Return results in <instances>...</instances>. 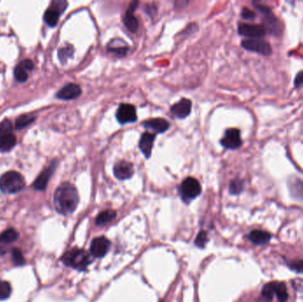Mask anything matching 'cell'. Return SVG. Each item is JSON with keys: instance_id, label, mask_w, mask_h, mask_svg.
I'll return each instance as SVG.
<instances>
[{"instance_id": "6da1fadb", "label": "cell", "mask_w": 303, "mask_h": 302, "mask_svg": "<svg viewBox=\"0 0 303 302\" xmlns=\"http://www.w3.org/2000/svg\"><path fill=\"white\" fill-rule=\"evenodd\" d=\"M53 204L59 214H73L79 204V194L75 186L70 183L61 184L54 192Z\"/></svg>"}, {"instance_id": "7a4b0ae2", "label": "cell", "mask_w": 303, "mask_h": 302, "mask_svg": "<svg viewBox=\"0 0 303 302\" xmlns=\"http://www.w3.org/2000/svg\"><path fill=\"white\" fill-rule=\"evenodd\" d=\"M61 261L68 267L79 271H84L88 268L90 263L92 262V259L88 252L84 249L73 248L65 253V255L61 257Z\"/></svg>"}, {"instance_id": "3957f363", "label": "cell", "mask_w": 303, "mask_h": 302, "mask_svg": "<svg viewBox=\"0 0 303 302\" xmlns=\"http://www.w3.org/2000/svg\"><path fill=\"white\" fill-rule=\"evenodd\" d=\"M25 186L24 177L16 171H8L0 177V191L5 194H14Z\"/></svg>"}, {"instance_id": "277c9868", "label": "cell", "mask_w": 303, "mask_h": 302, "mask_svg": "<svg viewBox=\"0 0 303 302\" xmlns=\"http://www.w3.org/2000/svg\"><path fill=\"white\" fill-rule=\"evenodd\" d=\"M179 193L186 203L194 200L201 193L200 182L193 177H187L179 187Z\"/></svg>"}, {"instance_id": "5b68a950", "label": "cell", "mask_w": 303, "mask_h": 302, "mask_svg": "<svg viewBox=\"0 0 303 302\" xmlns=\"http://www.w3.org/2000/svg\"><path fill=\"white\" fill-rule=\"evenodd\" d=\"M68 6V2L64 0H56L51 2V6L47 10V12L45 13V22L47 23L48 26L50 27H55L59 19L61 17V14L65 12Z\"/></svg>"}, {"instance_id": "8992f818", "label": "cell", "mask_w": 303, "mask_h": 302, "mask_svg": "<svg viewBox=\"0 0 303 302\" xmlns=\"http://www.w3.org/2000/svg\"><path fill=\"white\" fill-rule=\"evenodd\" d=\"M238 32L243 37H250V39H261L265 36V27L257 24L239 23Z\"/></svg>"}, {"instance_id": "52a82bcc", "label": "cell", "mask_w": 303, "mask_h": 302, "mask_svg": "<svg viewBox=\"0 0 303 302\" xmlns=\"http://www.w3.org/2000/svg\"><path fill=\"white\" fill-rule=\"evenodd\" d=\"M117 119L120 124L135 122L138 119L135 107L127 103L121 104L117 109Z\"/></svg>"}, {"instance_id": "ba28073f", "label": "cell", "mask_w": 303, "mask_h": 302, "mask_svg": "<svg viewBox=\"0 0 303 302\" xmlns=\"http://www.w3.org/2000/svg\"><path fill=\"white\" fill-rule=\"evenodd\" d=\"M241 46L247 51H255L262 55L268 56L271 53V45L261 39L243 40Z\"/></svg>"}, {"instance_id": "9c48e42d", "label": "cell", "mask_w": 303, "mask_h": 302, "mask_svg": "<svg viewBox=\"0 0 303 302\" xmlns=\"http://www.w3.org/2000/svg\"><path fill=\"white\" fill-rule=\"evenodd\" d=\"M221 144L225 148L236 150L242 145L240 131L238 129H228L221 139Z\"/></svg>"}, {"instance_id": "30bf717a", "label": "cell", "mask_w": 303, "mask_h": 302, "mask_svg": "<svg viewBox=\"0 0 303 302\" xmlns=\"http://www.w3.org/2000/svg\"><path fill=\"white\" fill-rule=\"evenodd\" d=\"M134 174V166L127 161H120L114 166V175L119 180L130 179Z\"/></svg>"}, {"instance_id": "8fae6325", "label": "cell", "mask_w": 303, "mask_h": 302, "mask_svg": "<svg viewBox=\"0 0 303 302\" xmlns=\"http://www.w3.org/2000/svg\"><path fill=\"white\" fill-rule=\"evenodd\" d=\"M191 101L188 98H182L180 101L174 104L170 107V113L173 116L178 119L186 118L191 111Z\"/></svg>"}, {"instance_id": "7c38bea8", "label": "cell", "mask_w": 303, "mask_h": 302, "mask_svg": "<svg viewBox=\"0 0 303 302\" xmlns=\"http://www.w3.org/2000/svg\"><path fill=\"white\" fill-rule=\"evenodd\" d=\"M109 247L110 242L107 237H98L93 240L90 250L95 258H101L107 255Z\"/></svg>"}, {"instance_id": "4fadbf2b", "label": "cell", "mask_w": 303, "mask_h": 302, "mask_svg": "<svg viewBox=\"0 0 303 302\" xmlns=\"http://www.w3.org/2000/svg\"><path fill=\"white\" fill-rule=\"evenodd\" d=\"M139 4H140L139 1L131 2L123 18V23L125 25V27L132 33L137 32L139 29V21L133 14Z\"/></svg>"}, {"instance_id": "5bb4252c", "label": "cell", "mask_w": 303, "mask_h": 302, "mask_svg": "<svg viewBox=\"0 0 303 302\" xmlns=\"http://www.w3.org/2000/svg\"><path fill=\"white\" fill-rule=\"evenodd\" d=\"M81 93L82 89L78 84H68L57 93L56 97L61 100H72L78 98Z\"/></svg>"}, {"instance_id": "9a60e30c", "label": "cell", "mask_w": 303, "mask_h": 302, "mask_svg": "<svg viewBox=\"0 0 303 302\" xmlns=\"http://www.w3.org/2000/svg\"><path fill=\"white\" fill-rule=\"evenodd\" d=\"M55 167H56V164L54 163H51L49 167L44 169L42 172L38 175L36 181L34 182V184H33L34 189H36L38 191H45L47 187V185H48V182L50 180L51 175L55 169Z\"/></svg>"}, {"instance_id": "2e32d148", "label": "cell", "mask_w": 303, "mask_h": 302, "mask_svg": "<svg viewBox=\"0 0 303 302\" xmlns=\"http://www.w3.org/2000/svg\"><path fill=\"white\" fill-rule=\"evenodd\" d=\"M155 138H156V135L154 133H151L149 131L144 132L140 138L139 147L146 159H149L152 154Z\"/></svg>"}, {"instance_id": "e0dca14e", "label": "cell", "mask_w": 303, "mask_h": 302, "mask_svg": "<svg viewBox=\"0 0 303 302\" xmlns=\"http://www.w3.org/2000/svg\"><path fill=\"white\" fill-rule=\"evenodd\" d=\"M256 5L257 9L260 10L262 14H264L265 16V28H269L270 29V32L274 33L277 34L279 30H280V27H279V23L277 22V18L273 15V14L271 13V10L266 6L263 5H258V4H254Z\"/></svg>"}, {"instance_id": "ac0fdd59", "label": "cell", "mask_w": 303, "mask_h": 302, "mask_svg": "<svg viewBox=\"0 0 303 302\" xmlns=\"http://www.w3.org/2000/svg\"><path fill=\"white\" fill-rule=\"evenodd\" d=\"M146 130H154L156 133H163L169 128V122L163 118H153L142 123Z\"/></svg>"}, {"instance_id": "d6986e66", "label": "cell", "mask_w": 303, "mask_h": 302, "mask_svg": "<svg viewBox=\"0 0 303 302\" xmlns=\"http://www.w3.org/2000/svg\"><path fill=\"white\" fill-rule=\"evenodd\" d=\"M247 238L256 246H263L270 242L271 235L265 231L254 230L251 232L248 233Z\"/></svg>"}, {"instance_id": "ffe728a7", "label": "cell", "mask_w": 303, "mask_h": 302, "mask_svg": "<svg viewBox=\"0 0 303 302\" xmlns=\"http://www.w3.org/2000/svg\"><path fill=\"white\" fill-rule=\"evenodd\" d=\"M108 51L115 53L117 55L125 56L129 51V46H127L124 41L120 39H114L108 45Z\"/></svg>"}, {"instance_id": "44dd1931", "label": "cell", "mask_w": 303, "mask_h": 302, "mask_svg": "<svg viewBox=\"0 0 303 302\" xmlns=\"http://www.w3.org/2000/svg\"><path fill=\"white\" fill-rule=\"evenodd\" d=\"M279 282H271L269 284H265L262 288L261 293V297L259 299V302H271L273 297L276 296L277 287Z\"/></svg>"}, {"instance_id": "7402d4cb", "label": "cell", "mask_w": 303, "mask_h": 302, "mask_svg": "<svg viewBox=\"0 0 303 302\" xmlns=\"http://www.w3.org/2000/svg\"><path fill=\"white\" fill-rule=\"evenodd\" d=\"M17 142L16 137L13 133H8L0 137V151L1 152H9L14 148Z\"/></svg>"}, {"instance_id": "603a6c76", "label": "cell", "mask_w": 303, "mask_h": 302, "mask_svg": "<svg viewBox=\"0 0 303 302\" xmlns=\"http://www.w3.org/2000/svg\"><path fill=\"white\" fill-rule=\"evenodd\" d=\"M19 237V233L15 229L10 228L5 230L4 232L0 234V244L1 245H9L13 242L16 241Z\"/></svg>"}, {"instance_id": "cb8c5ba5", "label": "cell", "mask_w": 303, "mask_h": 302, "mask_svg": "<svg viewBox=\"0 0 303 302\" xmlns=\"http://www.w3.org/2000/svg\"><path fill=\"white\" fill-rule=\"evenodd\" d=\"M117 217V212L114 210H105L101 213H99L96 218L95 223L97 225H105L107 223L112 222L114 219Z\"/></svg>"}, {"instance_id": "d4e9b609", "label": "cell", "mask_w": 303, "mask_h": 302, "mask_svg": "<svg viewBox=\"0 0 303 302\" xmlns=\"http://www.w3.org/2000/svg\"><path fill=\"white\" fill-rule=\"evenodd\" d=\"M290 190L292 196L295 199L303 200V182L300 179H295L294 181L289 183Z\"/></svg>"}, {"instance_id": "484cf974", "label": "cell", "mask_w": 303, "mask_h": 302, "mask_svg": "<svg viewBox=\"0 0 303 302\" xmlns=\"http://www.w3.org/2000/svg\"><path fill=\"white\" fill-rule=\"evenodd\" d=\"M75 49L71 45H66L65 46L61 47L58 51V57L62 64H65L69 59L72 58L74 55Z\"/></svg>"}, {"instance_id": "4316f807", "label": "cell", "mask_w": 303, "mask_h": 302, "mask_svg": "<svg viewBox=\"0 0 303 302\" xmlns=\"http://www.w3.org/2000/svg\"><path fill=\"white\" fill-rule=\"evenodd\" d=\"M36 120V116L32 114H27V115H23L21 116L18 117L15 121V128L17 130L24 129L25 127L31 124Z\"/></svg>"}, {"instance_id": "83f0119b", "label": "cell", "mask_w": 303, "mask_h": 302, "mask_svg": "<svg viewBox=\"0 0 303 302\" xmlns=\"http://www.w3.org/2000/svg\"><path fill=\"white\" fill-rule=\"evenodd\" d=\"M276 297L278 299L279 302H286L288 301V293H287V289L284 283L279 282L278 283V287H277V292H276Z\"/></svg>"}, {"instance_id": "f1b7e54d", "label": "cell", "mask_w": 303, "mask_h": 302, "mask_svg": "<svg viewBox=\"0 0 303 302\" xmlns=\"http://www.w3.org/2000/svg\"><path fill=\"white\" fill-rule=\"evenodd\" d=\"M12 294V286L6 281H0V302L5 301Z\"/></svg>"}, {"instance_id": "f546056e", "label": "cell", "mask_w": 303, "mask_h": 302, "mask_svg": "<svg viewBox=\"0 0 303 302\" xmlns=\"http://www.w3.org/2000/svg\"><path fill=\"white\" fill-rule=\"evenodd\" d=\"M244 189V183L242 180L236 178L230 184V192L233 195H238L241 193Z\"/></svg>"}, {"instance_id": "4dcf8cb0", "label": "cell", "mask_w": 303, "mask_h": 302, "mask_svg": "<svg viewBox=\"0 0 303 302\" xmlns=\"http://www.w3.org/2000/svg\"><path fill=\"white\" fill-rule=\"evenodd\" d=\"M12 260L16 266H23L25 264V258L19 248H14L12 251Z\"/></svg>"}, {"instance_id": "1f68e13d", "label": "cell", "mask_w": 303, "mask_h": 302, "mask_svg": "<svg viewBox=\"0 0 303 302\" xmlns=\"http://www.w3.org/2000/svg\"><path fill=\"white\" fill-rule=\"evenodd\" d=\"M14 76L17 81L24 83L28 80V71H26L21 66L18 65L14 70Z\"/></svg>"}, {"instance_id": "d6a6232c", "label": "cell", "mask_w": 303, "mask_h": 302, "mask_svg": "<svg viewBox=\"0 0 303 302\" xmlns=\"http://www.w3.org/2000/svg\"><path fill=\"white\" fill-rule=\"evenodd\" d=\"M12 130H13V125L9 120H4L2 122H0V137L8 134V133H12Z\"/></svg>"}, {"instance_id": "836d02e7", "label": "cell", "mask_w": 303, "mask_h": 302, "mask_svg": "<svg viewBox=\"0 0 303 302\" xmlns=\"http://www.w3.org/2000/svg\"><path fill=\"white\" fill-rule=\"evenodd\" d=\"M208 240H209V238H208V234H207V232H204V231H202V232H201L198 234V236L196 237V246L199 247H204Z\"/></svg>"}, {"instance_id": "e575fe53", "label": "cell", "mask_w": 303, "mask_h": 302, "mask_svg": "<svg viewBox=\"0 0 303 302\" xmlns=\"http://www.w3.org/2000/svg\"><path fill=\"white\" fill-rule=\"evenodd\" d=\"M289 268L298 273H303V260L291 261L289 263Z\"/></svg>"}, {"instance_id": "d590c367", "label": "cell", "mask_w": 303, "mask_h": 302, "mask_svg": "<svg viewBox=\"0 0 303 302\" xmlns=\"http://www.w3.org/2000/svg\"><path fill=\"white\" fill-rule=\"evenodd\" d=\"M241 16L245 20H253V19L256 18V14L253 12L252 10L245 7V8H243Z\"/></svg>"}, {"instance_id": "8d00e7d4", "label": "cell", "mask_w": 303, "mask_h": 302, "mask_svg": "<svg viewBox=\"0 0 303 302\" xmlns=\"http://www.w3.org/2000/svg\"><path fill=\"white\" fill-rule=\"evenodd\" d=\"M19 65L26 71H31L34 69V63L30 60H24L22 62H20Z\"/></svg>"}, {"instance_id": "74e56055", "label": "cell", "mask_w": 303, "mask_h": 302, "mask_svg": "<svg viewBox=\"0 0 303 302\" xmlns=\"http://www.w3.org/2000/svg\"><path fill=\"white\" fill-rule=\"evenodd\" d=\"M294 85L295 87L297 88H301L303 86V71L298 73V74L296 75L295 80H294Z\"/></svg>"}]
</instances>
